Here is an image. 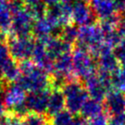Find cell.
Wrapping results in <instances>:
<instances>
[{"mask_svg":"<svg viewBox=\"0 0 125 125\" xmlns=\"http://www.w3.org/2000/svg\"><path fill=\"white\" fill-rule=\"evenodd\" d=\"M20 76L15 82L26 92H36L49 90L51 87L50 74L27 59L18 63Z\"/></svg>","mask_w":125,"mask_h":125,"instance_id":"6da1fadb","label":"cell"},{"mask_svg":"<svg viewBox=\"0 0 125 125\" xmlns=\"http://www.w3.org/2000/svg\"><path fill=\"white\" fill-rule=\"evenodd\" d=\"M64 98L66 110L72 115L80 114V110L89 99V95L84 84L80 80H70L61 88Z\"/></svg>","mask_w":125,"mask_h":125,"instance_id":"7a4b0ae2","label":"cell"},{"mask_svg":"<svg viewBox=\"0 0 125 125\" xmlns=\"http://www.w3.org/2000/svg\"><path fill=\"white\" fill-rule=\"evenodd\" d=\"M72 65L73 74L80 80H87L96 73L95 59L86 49L75 47L72 52Z\"/></svg>","mask_w":125,"mask_h":125,"instance_id":"3957f363","label":"cell"},{"mask_svg":"<svg viewBox=\"0 0 125 125\" xmlns=\"http://www.w3.org/2000/svg\"><path fill=\"white\" fill-rule=\"evenodd\" d=\"M35 18L28 7H23L12 14L10 32L12 36L19 38H28L32 34Z\"/></svg>","mask_w":125,"mask_h":125,"instance_id":"277c9868","label":"cell"},{"mask_svg":"<svg viewBox=\"0 0 125 125\" xmlns=\"http://www.w3.org/2000/svg\"><path fill=\"white\" fill-rule=\"evenodd\" d=\"M104 35L99 25L91 24L79 28V37L75 47L90 51L101 45Z\"/></svg>","mask_w":125,"mask_h":125,"instance_id":"5b68a950","label":"cell"},{"mask_svg":"<svg viewBox=\"0 0 125 125\" xmlns=\"http://www.w3.org/2000/svg\"><path fill=\"white\" fill-rule=\"evenodd\" d=\"M7 45L11 59L19 63L31 58L35 41L30 37L19 38L10 36L7 38Z\"/></svg>","mask_w":125,"mask_h":125,"instance_id":"8992f818","label":"cell"},{"mask_svg":"<svg viewBox=\"0 0 125 125\" xmlns=\"http://www.w3.org/2000/svg\"><path fill=\"white\" fill-rule=\"evenodd\" d=\"M71 21L79 27L95 24V16L87 2L83 0L73 1L71 4Z\"/></svg>","mask_w":125,"mask_h":125,"instance_id":"52a82bcc","label":"cell"},{"mask_svg":"<svg viewBox=\"0 0 125 125\" xmlns=\"http://www.w3.org/2000/svg\"><path fill=\"white\" fill-rule=\"evenodd\" d=\"M50 90H46L41 91L30 92L27 94L25 103L30 113L46 115L49 104Z\"/></svg>","mask_w":125,"mask_h":125,"instance_id":"ba28073f","label":"cell"},{"mask_svg":"<svg viewBox=\"0 0 125 125\" xmlns=\"http://www.w3.org/2000/svg\"><path fill=\"white\" fill-rule=\"evenodd\" d=\"M27 94L24 90H22L18 84H7L3 90V101L5 107L8 112L14 110L19 105L23 104L26 101Z\"/></svg>","mask_w":125,"mask_h":125,"instance_id":"9c48e42d","label":"cell"},{"mask_svg":"<svg viewBox=\"0 0 125 125\" xmlns=\"http://www.w3.org/2000/svg\"><path fill=\"white\" fill-rule=\"evenodd\" d=\"M31 59L33 63L35 64L36 66H38V68L44 70L45 71H47V72L51 75L53 70L54 60L48 54L45 44L42 41H39V40L35 41Z\"/></svg>","mask_w":125,"mask_h":125,"instance_id":"30bf717a","label":"cell"},{"mask_svg":"<svg viewBox=\"0 0 125 125\" xmlns=\"http://www.w3.org/2000/svg\"><path fill=\"white\" fill-rule=\"evenodd\" d=\"M84 87L87 90L89 98L100 102L104 101L108 93L110 92L104 86V84L99 79L97 73L84 80Z\"/></svg>","mask_w":125,"mask_h":125,"instance_id":"8fae6325","label":"cell"},{"mask_svg":"<svg viewBox=\"0 0 125 125\" xmlns=\"http://www.w3.org/2000/svg\"><path fill=\"white\" fill-rule=\"evenodd\" d=\"M104 108L109 116L125 112V94L119 90H111L104 100Z\"/></svg>","mask_w":125,"mask_h":125,"instance_id":"7c38bea8","label":"cell"},{"mask_svg":"<svg viewBox=\"0 0 125 125\" xmlns=\"http://www.w3.org/2000/svg\"><path fill=\"white\" fill-rule=\"evenodd\" d=\"M59 30L45 17L36 19L33 27L32 34L38 38L39 41H45L49 37L54 36V34H59Z\"/></svg>","mask_w":125,"mask_h":125,"instance_id":"4fadbf2b","label":"cell"},{"mask_svg":"<svg viewBox=\"0 0 125 125\" xmlns=\"http://www.w3.org/2000/svg\"><path fill=\"white\" fill-rule=\"evenodd\" d=\"M90 8L95 18L103 20L118 14L113 0H90Z\"/></svg>","mask_w":125,"mask_h":125,"instance_id":"5bb4252c","label":"cell"},{"mask_svg":"<svg viewBox=\"0 0 125 125\" xmlns=\"http://www.w3.org/2000/svg\"><path fill=\"white\" fill-rule=\"evenodd\" d=\"M45 44L47 52L49 55V57L54 60L57 59L59 56L62 55L64 53L70 52L72 49V46L70 44H67L62 39L58 37V36H52L47 38L45 41H42Z\"/></svg>","mask_w":125,"mask_h":125,"instance_id":"9a60e30c","label":"cell"},{"mask_svg":"<svg viewBox=\"0 0 125 125\" xmlns=\"http://www.w3.org/2000/svg\"><path fill=\"white\" fill-rule=\"evenodd\" d=\"M66 109L65 106V98L63 95L61 90L53 89L50 91L49 99V104L46 116L50 120L58 113L63 111Z\"/></svg>","mask_w":125,"mask_h":125,"instance_id":"2e32d148","label":"cell"},{"mask_svg":"<svg viewBox=\"0 0 125 125\" xmlns=\"http://www.w3.org/2000/svg\"><path fill=\"white\" fill-rule=\"evenodd\" d=\"M98 70L112 74L120 69V63L113 50H108L97 58Z\"/></svg>","mask_w":125,"mask_h":125,"instance_id":"e0dca14e","label":"cell"},{"mask_svg":"<svg viewBox=\"0 0 125 125\" xmlns=\"http://www.w3.org/2000/svg\"><path fill=\"white\" fill-rule=\"evenodd\" d=\"M19 76H20V70L18 63L12 59L4 66V68L0 71V79L2 82L7 85L16 82Z\"/></svg>","mask_w":125,"mask_h":125,"instance_id":"ac0fdd59","label":"cell"},{"mask_svg":"<svg viewBox=\"0 0 125 125\" xmlns=\"http://www.w3.org/2000/svg\"><path fill=\"white\" fill-rule=\"evenodd\" d=\"M103 109H104V105L102 104V102H100V101L89 98L87 101H85V103L80 110V117L85 119L86 121L90 120L101 112H103Z\"/></svg>","mask_w":125,"mask_h":125,"instance_id":"d6986e66","label":"cell"},{"mask_svg":"<svg viewBox=\"0 0 125 125\" xmlns=\"http://www.w3.org/2000/svg\"><path fill=\"white\" fill-rule=\"evenodd\" d=\"M12 22V12L8 0H0V30L3 32L10 31Z\"/></svg>","mask_w":125,"mask_h":125,"instance_id":"ffe728a7","label":"cell"},{"mask_svg":"<svg viewBox=\"0 0 125 125\" xmlns=\"http://www.w3.org/2000/svg\"><path fill=\"white\" fill-rule=\"evenodd\" d=\"M60 39H62L67 44H70L73 47V45L76 44L79 37V28L78 26L74 25L73 23H70L69 25H66L65 27L61 28L58 36Z\"/></svg>","mask_w":125,"mask_h":125,"instance_id":"44dd1931","label":"cell"},{"mask_svg":"<svg viewBox=\"0 0 125 125\" xmlns=\"http://www.w3.org/2000/svg\"><path fill=\"white\" fill-rule=\"evenodd\" d=\"M112 87L115 90L125 91V67L120 68L114 73L111 74Z\"/></svg>","mask_w":125,"mask_h":125,"instance_id":"7402d4cb","label":"cell"},{"mask_svg":"<svg viewBox=\"0 0 125 125\" xmlns=\"http://www.w3.org/2000/svg\"><path fill=\"white\" fill-rule=\"evenodd\" d=\"M75 117L70 112L64 110L50 119L51 125H72L74 123Z\"/></svg>","mask_w":125,"mask_h":125,"instance_id":"603a6c76","label":"cell"},{"mask_svg":"<svg viewBox=\"0 0 125 125\" xmlns=\"http://www.w3.org/2000/svg\"><path fill=\"white\" fill-rule=\"evenodd\" d=\"M26 125H51L50 120L46 115H39L35 113H29L24 119Z\"/></svg>","mask_w":125,"mask_h":125,"instance_id":"cb8c5ba5","label":"cell"},{"mask_svg":"<svg viewBox=\"0 0 125 125\" xmlns=\"http://www.w3.org/2000/svg\"><path fill=\"white\" fill-rule=\"evenodd\" d=\"M10 59L11 57L9 54L7 42H0V71ZM0 85H7V84L2 82V80L0 79Z\"/></svg>","mask_w":125,"mask_h":125,"instance_id":"d4e9b609","label":"cell"},{"mask_svg":"<svg viewBox=\"0 0 125 125\" xmlns=\"http://www.w3.org/2000/svg\"><path fill=\"white\" fill-rule=\"evenodd\" d=\"M113 52L118 59L120 65L125 67V38H122L121 42L115 47Z\"/></svg>","mask_w":125,"mask_h":125,"instance_id":"484cf974","label":"cell"},{"mask_svg":"<svg viewBox=\"0 0 125 125\" xmlns=\"http://www.w3.org/2000/svg\"><path fill=\"white\" fill-rule=\"evenodd\" d=\"M109 120L110 116L108 115L106 111H103L99 115L93 117L92 119L89 120V125H109Z\"/></svg>","mask_w":125,"mask_h":125,"instance_id":"4316f807","label":"cell"},{"mask_svg":"<svg viewBox=\"0 0 125 125\" xmlns=\"http://www.w3.org/2000/svg\"><path fill=\"white\" fill-rule=\"evenodd\" d=\"M109 125H125V112L110 116Z\"/></svg>","mask_w":125,"mask_h":125,"instance_id":"83f0119b","label":"cell"},{"mask_svg":"<svg viewBox=\"0 0 125 125\" xmlns=\"http://www.w3.org/2000/svg\"><path fill=\"white\" fill-rule=\"evenodd\" d=\"M118 31L122 38H125V11L120 14V22L118 26Z\"/></svg>","mask_w":125,"mask_h":125,"instance_id":"f1b7e54d","label":"cell"},{"mask_svg":"<svg viewBox=\"0 0 125 125\" xmlns=\"http://www.w3.org/2000/svg\"><path fill=\"white\" fill-rule=\"evenodd\" d=\"M3 90H4V87L0 86V122L3 121L2 119L4 118L5 114L7 113V109L5 107L4 101H3Z\"/></svg>","mask_w":125,"mask_h":125,"instance_id":"f546056e","label":"cell"},{"mask_svg":"<svg viewBox=\"0 0 125 125\" xmlns=\"http://www.w3.org/2000/svg\"><path fill=\"white\" fill-rule=\"evenodd\" d=\"M8 117L7 118V120L8 121V122L10 123V125H26L25 124L23 119L18 118V117H15L13 115L8 114Z\"/></svg>","mask_w":125,"mask_h":125,"instance_id":"4dcf8cb0","label":"cell"},{"mask_svg":"<svg viewBox=\"0 0 125 125\" xmlns=\"http://www.w3.org/2000/svg\"><path fill=\"white\" fill-rule=\"evenodd\" d=\"M114 1L115 8L117 12L122 13L125 11V0H113Z\"/></svg>","mask_w":125,"mask_h":125,"instance_id":"1f68e13d","label":"cell"},{"mask_svg":"<svg viewBox=\"0 0 125 125\" xmlns=\"http://www.w3.org/2000/svg\"><path fill=\"white\" fill-rule=\"evenodd\" d=\"M22 2L26 5L27 7H33V6H36L38 4L41 3L42 1L41 0H22Z\"/></svg>","mask_w":125,"mask_h":125,"instance_id":"d6a6232c","label":"cell"},{"mask_svg":"<svg viewBox=\"0 0 125 125\" xmlns=\"http://www.w3.org/2000/svg\"><path fill=\"white\" fill-rule=\"evenodd\" d=\"M74 0H58V3L60 4H71Z\"/></svg>","mask_w":125,"mask_h":125,"instance_id":"836d02e7","label":"cell"},{"mask_svg":"<svg viewBox=\"0 0 125 125\" xmlns=\"http://www.w3.org/2000/svg\"><path fill=\"white\" fill-rule=\"evenodd\" d=\"M0 125H10V123H9L8 121L6 119V120H4V121H2V122H0Z\"/></svg>","mask_w":125,"mask_h":125,"instance_id":"e575fe53","label":"cell"},{"mask_svg":"<svg viewBox=\"0 0 125 125\" xmlns=\"http://www.w3.org/2000/svg\"><path fill=\"white\" fill-rule=\"evenodd\" d=\"M83 1H85V2H87V3H88V2H90V0H83Z\"/></svg>","mask_w":125,"mask_h":125,"instance_id":"d590c367","label":"cell"},{"mask_svg":"<svg viewBox=\"0 0 125 125\" xmlns=\"http://www.w3.org/2000/svg\"><path fill=\"white\" fill-rule=\"evenodd\" d=\"M8 1H17V0H8ZM22 1V0H21Z\"/></svg>","mask_w":125,"mask_h":125,"instance_id":"8d00e7d4","label":"cell"},{"mask_svg":"<svg viewBox=\"0 0 125 125\" xmlns=\"http://www.w3.org/2000/svg\"><path fill=\"white\" fill-rule=\"evenodd\" d=\"M72 125H75V120H74V123H73Z\"/></svg>","mask_w":125,"mask_h":125,"instance_id":"74e56055","label":"cell"}]
</instances>
